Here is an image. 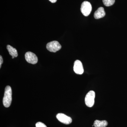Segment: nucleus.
<instances>
[{
    "mask_svg": "<svg viewBox=\"0 0 127 127\" xmlns=\"http://www.w3.org/2000/svg\"><path fill=\"white\" fill-rule=\"evenodd\" d=\"M12 95L11 88L10 86H7L5 88L4 95L2 100L3 105L5 107H9L10 106L12 100Z\"/></svg>",
    "mask_w": 127,
    "mask_h": 127,
    "instance_id": "nucleus-1",
    "label": "nucleus"
},
{
    "mask_svg": "<svg viewBox=\"0 0 127 127\" xmlns=\"http://www.w3.org/2000/svg\"><path fill=\"white\" fill-rule=\"evenodd\" d=\"M95 93L93 91H91L87 94L85 98V102L87 106L92 107L95 102Z\"/></svg>",
    "mask_w": 127,
    "mask_h": 127,
    "instance_id": "nucleus-2",
    "label": "nucleus"
},
{
    "mask_svg": "<svg viewBox=\"0 0 127 127\" xmlns=\"http://www.w3.org/2000/svg\"><path fill=\"white\" fill-rule=\"evenodd\" d=\"M92 10V6L90 2L84 1L81 6V11L82 14L85 16H88L91 14Z\"/></svg>",
    "mask_w": 127,
    "mask_h": 127,
    "instance_id": "nucleus-3",
    "label": "nucleus"
},
{
    "mask_svg": "<svg viewBox=\"0 0 127 127\" xmlns=\"http://www.w3.org/2000/svg\"><path fill=\"white\" fill-rule=\"evenodd\" d=\"M62 46L57 41H52L47 44L46 48L51 52H56L61 48Z\"/></svg>",
    "mask_w": 127,
    "mask_h": 127,
    "instance_id": "nucleus-4",
    "label": "nucleus"
},
{
    "mask_svg": "<svg viewBox=\"0 0 127 127\" xmlns=\"http://www.w3.org/2000/svg\"><path fill=\"white\" fill-rule=\"evenodd\" d=\"M25 57L26 61L29 63L35 64L37 63L38 62V58L36 55L31 52L26 53Z\"/></svg>",
    "mask_w": 127,
    "mask_h": 127,
    "instance_id": "nucleus-5",
    "label": "nucleus"
},
{
    "mask_svg": "<svg viewBox=\"0 0 127 127\" xmlns=\"http://www.w3.org/2000/svg\"><path fill=\"white\" fill-rule=\"evenodd\" d=\"M56 118L59 122L67 125L70 124L72 122V118L64 114H58L56 116Z\"/></svg>",
    "mask_w": 127,
    "mask_h": 127,
    "instance_id": "nucleus-6",
    "label": "nucleus"
},
{
    "mask_svg": "<svg viewBox=\"0 0 127 127\" xmlns=\"http://www.w3.org/2000/svg\"><path fill=\"white\" fill-rule=\"evenodd\" d=\"M73 70L75 73L78 75H82L84 72L82 64L79 60H76L74 62Z\"/></svg>",
    "mask_w": 127,
    "mask_h": 127,
    "instance_id": "nucleus-7",
    "label": "nucleus"
},
{
    "mask_svg": "<svg viewBox=\"0 0 127 127\" xmlns=\"http://www.w3.org/2000/svg\"><path fill=\"white\" fill-rule=\"evenodd\" d=\"M106 13L104 8L103 7H100L94 13V17L96 19H100L104 17Z\"/></svg>",
    "mask_w": 127,
    "mask_h": 127,
    "instance_id": "nucleus-8",
    "label": "nucleus"
},
{
    "mask_svg": "<svg viewBox=\"0 0 127 127\" xmlns=\"http://www.w3.org/2000/svg\"><path fill=\"white\" fill-rule=\"evenodd\" d=\"M107 122L106 120H95L94 123V126L95 127H106L107 126Z\"/></svg>",
    "mask_w": 127,
    "mask_h": 127,
    "instance_id": "nucleus-9",
    "label": "nucleus"
},
{
    "mask_svg": "<svg viewBox=\"0 0 127 127\" xmlns=\"http://www.w3.org/2000/svg\"><path fill=\"white\" fill-rule=\"evenodd\" d=\"M7 49L9 52V54L12 56V57L15 58L18 56V52L16 48H14L10 45H7Z\"/></svg>",
    "mask_w": 127,
    "mask_h": 127,
    "instance_id": "nucleus-10",
    "label": "nucleus"
},
{
    "mask_svg": "<svg viewBox=\"0 0 127 127\" xmlns=\"http://www.w3.org/2000/svg\"><path fill=\"white\" fill-rule=\"evenodd\" d=\"M104 5L109 6L112 5L115 2V0H102Z\"/></svg>",
    "mask_w": 127,
    "mask_h": 127,
    "instance_id": "nucleus-11",
    "label": "nucleus"
},
{
    "mask_svg": "<svg viewBox=\"0 0 127 127\" xmlns=\"http://www.w3.org/2000/svg\"><path fill=\"white\" fill-rule=\"evenodd\" d=\"M36 127H47L44 124L41 122H38L36 124Z\"/></svg>",
    "mask_w": 127,
    "mask_h": 127,
    "instance_id": "nucleus-12",
    "label": "nucleus"
},
{
    "mask_svg": "<svg viewBox=\"0 0 127 127\" xmlns=\"http://www.w3.org/2000/svg\"><path fill=\"white\" fill-rule=\"evenodd\" d=\"M3 63V59L1 56H0V68L1 67V64Z\"/></svg>",
    "mask_w": 127,
    "mask_h": 127,
    "instance_id": "nucleus-13",
    "label": "nucleus"
},
{
    "mask_svg": "<svg viewBox=\"0 0 127 127\" xmlns=\"http://www.w3.org/2000/svg\"><path fill=\"white\" fill-rule=\"evenodd\" d=\"M49 0L52 3H55L57 1V0Z\"/></svg>",
    "mask_w": 127,
    "mask_h": 127,
    "instance_id": "nucleus-14",
    "label": "nucleus"
},
{
    "mask_svg": "<svg viewBox=\"0 0 127 127\" xmlns=\"http://www.w3.org/2000/svg\"><path fill=\"white\" fill-rule=\"evenodd\" d=\"M14 58H15V57H12V59H14Z\"/></svg>",
    "mask_w": 127,
    "mask_h": 127,
    "instance_id": "nucleus-15",
    "label": "nucleus"
}]
</instances>
